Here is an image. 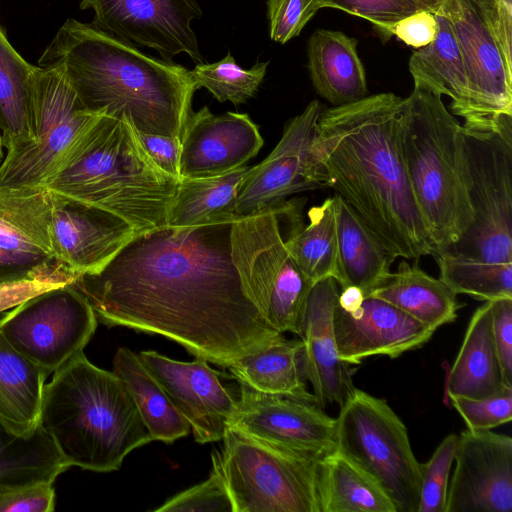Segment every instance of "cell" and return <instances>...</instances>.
<instances>
[{
  "label": "cell",
  "mask_w": 512,
  "mask_h": 512,
  "mask_svg": "<svg viewBox=\"0 0 512 512\" xmlns=\"http://www.w3.org/2000/svg\"><path fill=\"white\" fill-rule=\"evenodd\" d=\"M34 279H52L65 284L75 280L53 258L0 248V285Z\"/></svg>",
  "instance_id": "cell-40"
},
{
  "label": "cell",
  "mask_w": 512,
  "mask_h": 512,
  "mask_svg": "<svg viewBox=\"0 0 512 512\" xmlns=\"http://www.w3.org/2000/svg\"><path fill=\"white\" fill-rule=\"evenodd\" d=\"M51 193L44 187L0 186V248L54 258ZM58 263V262H57Z\"/></svg>",
  "instance_id": "cell-27"
},
{
  "label": "cell",
  "mask_w": 512,
  "mask_h": 512,
  "mask_svg": "<svg viewBox=\"0 0 512 512\" xmlns=\"http://www.w3.org/2000/svg\"><path fill=\"white\" fill-rule=\"evenodd\" d=\"M449 399L469 430H490L512 419V388L483 399Z\"/></svg>",
  "instance_id": "cell-42"
},
{
  "label": "cell",
  "mask_w": 512,
  "mask_h": 512,
  "mask_svg": "<svg viewBox=\"0 0 512 512\" xmlns=\"http://www.w3.org/2000/svg\"><path fill=\"white\" fill-rule=\"evenodd\" d=\"M336 450L382 488L396 512H417L420 463L404 423L386 401L355 388L336 418Z\"/></svg>",
  "instance_id": "cell-9"
},
{
  "label": "cell",
  "mask_w": 512,
  "mask_h": 512,
  "mask_svg": "<svg viewBox=\"0 0 512 512\" xmlns=\"http://www.w3.org/2000/svg\"><path fill=\"white\" fill-rule=\"evenodd\" d=\"M144 149L154 163L168 175L180 179L181 141L162 135L137 132Z\"/></svg>",
  "instance_id": "cell-48"
},
{
  "label": "cell",
  "mask_w": 512,
  "mask_h": 512,
  "mask_svg": "<svg viewBox=\"0 0 512 512\" xmlns=\"http://www.w3.org/2000/svg\"><path fill=\"white\" fill-rule=\"evenodd\" d=\"M339 358L349 365L371 356L397 358L425 345L435 330L356 287L339 290L333 315Z\"/></svg>",
  "instance_id": "cell-12"
},
{
  "label": "cell",
  "mask_w": 512,
  "mask_h": 512,
  "mask_svg": "<svg viewBox=\"0 0 512 512\" xmlns=\"http://www.w3.org/2000/svg\"><path fill=\"white\" fill-rule=\"evenodd\" d=\"M402 149L432 255L456 243L471 225L462 125L442 96L414 84L403 100Z\"/></svg>",
  "instance_id": "cell-6"
},
{
  "label": "cell",
  "mask_w": 512,
  "mask_h": 512,
  "mask_svg": "<svg viewBox=\"0 0 512 512\" xmlns=\"http://www.w3.org/2000/svg\"><path fill=\"white\" fill-rule=\"evenodd\" d=\"M248 169L243 165L218 176L180 178L167 226L187 228L237 218V193Z\"/></svg>",
  "instance_id": "cell-32"
},
{
  "label": "cell",
  "mask_w": 512,
  "mask_h": 512,
  "mask_svg": "<svg viewBox=\"0 0 512 512\" xmlns=\"http://www.w3.org/2000/svg\"><path fill=\"white\" fill-rule=\"evenodd\" d=\"M491 331L504 376L512 385V298L488 301Z\"/></svg>",
  "instance_id": "cell-45"
},
{
  "label": "cell",
  "mask_w": 512,
  "mask_h": 512,
  "mask_svg": "<svg viewBox=\"0 0 512 512\" xmlns=\"http://www.w3.org/2000/svg\"><path fill=\"white\" fill-rule=\"evenodd\" d=\"M36 139L7 152L0 163V186L44 187L78 136L98 116L87 111L61 73L34 70Z\"/></svg>",
  "instance_id": "cell-11"
},
{
  "label": "cell",
  "mask_w": 512,
  "mask_h": 512,
  "mask_svg": "<svg viewBox=\"0 0 512 512\" xmlns=\"http://www.w3.org/2000/svg\"><path fill=\"white\" fill-rule=\"evenodd\" d=\"M113 372L124 383L152 441L171 444L191 432L188 422L137 353L127 347L118 348Z\"/></svg>",
  "instance_id": "cell-31"
},
{
  "label": "cell",
  "mask_w": 512,
  "mask_h": 512,
  "mask_svg": "<svg viewBox=\"0 0 512 512\" xmlns=\"http://www.w3.org/2000/svg\"><path fill=\"white\" fill-rule=\"evenodd\" d=\"M50 193L54 258L75 279L100 271L137 235L135 229L116 214Z\"/></svg>",
  "instance_id": "cell-19"
},
{
  "label": "cell",
  "mask_w": 512,
  "mask_h": 512,
  "mask_svg": "<svg viewBox=\"0 0 512 512\" xmlns=\"http://www.w3.org/2000/svg\"><path fill=\"white\" fill-rule=\"evenodd\" d=\"M39 427L69 466L118 470L134 449L152 441L122 380L83 351L45 384Z\"/></svg>",
  "instance_id": "cell-5"
},
{
  "label": "cell",
  "mask_w": 512,
  "mask_h": 512,
  "mask_svg": "<svg viewBox=\"0 0 512 512\" xmlns=\"http://www.w3.org/2000/svg\"><path fill=\"white\" fill-rule=\"evenodd\" d=\"M320 512H396L382 488L336 449L318 464Z\"/></svg>",
  "instance_id": "cell-33"
},
{
  "label": "cell",
  "mask_w": 512,
  "mask_h": 512,
  "mask_svg": "<svg viewBox=\"0 0 512 512\" xmlns=\"http://www.w3.org/2000/svg\"><path fill=\"white\" fill-rule=\"evenodd\" d=\"M211 454L232 512H320L316 457L257 440L229 426Z\"/></svg>",
  "instance_id": "cell-8"
},
{
  "label": "cell",
  "mask_w": 512,
  "mask_h": 512,
  "mask_svg": "<svg viewBox=\"0 0 512 512\" xmlns=\"http://www.w3.org/2000/svg\"><path fill=\"white\" fill-rule=\"evenodd\" d=\"M54 509L53 482L40 481L0 490V512H52Z\"/></svg>",
  "instance_id": "cell-44"
},
{
  "label": "cell",
  "mask_w": 512,
  "mask_h": 512,
  "mask_svg": "<svg viewBox=\"0 0 512 512\" xmlns=\"http://www.w3.org/2000/svg\"><path fill=\"white\" fill-rule=\"evenodd\" d=\"M92 25L120 40L156 50L164 59L180 53L195 63L203 56L191 22L202 16L196 0H82Z\"/></svg>",
  "instance_id": "cell-13"
},
{
  "label": "cell",
  "mask_w": 512,
  "mask_h": 512,
  "mask_svg": "<svg viewBox=\"0 0 512 512\" xmlns=\"http://www.w3.org/2000/svg\"><path fill=\"white\" fill-rule=\"evenodd\" d=\"M436 32L435 14L427 10H419L390 26L380 38L386 42L395 35L406 45L420 49L434 40Z\"/></svg>",
  "instance_id": "cell-47"
},
{
  "label": "cell",
  "mask_w": 512,
  "mask_h": 512,
  "mask_svg": "<svg viewBox=\"0 0 512 512\" xmlns=\"http://www.w3.org/2000/svg\"><path fill=\"white\" fill-rule=\"evenodd\" d=\"M47 376L0 334V423L8 431L27 437L38 429Z\"/></svg>",
  "instance_id": "cell-30"
},
{
  "label": "cell",
  "mask_w": 512,
  "mask_h": 512,
  "mask_svg": "<svg viewBox=\"0 0 512 512\" xmlns=\"http://www.w3.org/2000/svg\"><path fill=\"white\" fill-rule=\"evenodd\" d=\"M263 146L247 114H212L207 106L190 115L180 143V178H207L243 166Z\"/></svg>",
  "instance_id": "cell-20"
},
{
  "label": "cell",
  "mask_w": 512,
  "mask_h": 512,
  "mask_svg": "<svg viewBox=\"0 0 512 512\" xmlns=\"http://www.w3.org/2000/svg\"><path fill=\"white\" fill-rule=\"evenodd\" d=\"M3 143H2V137L0 135V163L3 160Z\"/></svg>",
  "instance_id": "cell-51"
},
{
  "label": "cell",
  "mask_w": 512,
  "mask_h": 512,
  "mask_svg": "<svg viewBox=\"0 0 512 512\" xmlns=\"http://www.w3.org/2000/svg\"><path fill=\"white\" fill-rule=\"evenodd\" d=\"M474 218L452 256L488 263H512V116L462 125Z\"/></svg>",
  "instance_id": "cell-7"
},
{
  "label": "cell",
  "mask_w": 512,
  "mask_h": 512,
  "mask_svg": "<svg viewBox=\"0 0 512 512\" xmlns=\"http://www.w3.org/2000/svg\"><path fill=\"white\" fill-rule=\"evenodd\" d=\"M358 41L343 32L318 29L308 42V69L316 92L334 106L367 96Z\"/></svg>",
  "instance_id": "cell-23"
},
{
  "label": "cell",
  "mask_w": 512,
  "mask_h": 512,
  "mask_svg": "<svg viewBox=\"0 0 512 512\" xmlns=\"http://www.w3.org/2000/svg\"><path fill=\"white\" fill-rule=\"evenodd\" d=\"M98 320L72 284L39 293L0 316V334L16 351L53 374L83 351Z\"/></svg>",
  "instance_id": "cell-10"
},
{
  "label": "cell",
  "mask_w": 512,
  "mask_h": 512,
  "mask_svg": "<svg viewBox=\"0 0 512 512\" xmlns=\"http://www.w3.org/2000/svg\"><path fill=\"white\" fill-rule=\"evenodd\" d=\"M403 100L379 93L322 110L311 154L336 191L395 257L418 260L432 245L402 149Z\"/></svg>",
  "instance_id": "cell-2"
},
{
  "label": "cell",
  "mask_w": 512,
  "mask_h": 512,
  "mask_svg": "<svg viewBox=\"0 0 512 512\" xmlns=\"http://www.w3.org/2000/svg\"><path fill=\"white\" fill-rule=\"evenodd\" d=\"M423 10L436 14L445 0H415Z\"/></svg>",
  "instance_id": "cell-50"
},
{
  "label": "cell",
  "mask_w": 512,
  "mask_h": 512,
  "mask_svg": "<svg viewBox=\"0 0 512 512\" xmlns=\"http://www.w3.org/2000/svg\"><path fill=\"white\" fill-rule=\"evenodd\" d=\"M154 512H232L223 478L212 465L209 477L167 500Z\"/></svg>",
  "instance_id": "cell-39"
},
{
  "label": "cell",
  "mask_w": 512,
  "mask_h": 512,
  "mask_svg": "<svg viewBox=\"0 0 512 512\" xmlns=\"http://www.w3.org/2000/svg\"><path fill=\"white\" fill-rule=\"evenodd\" d=\"M68 468L40 427L22 437L0 423V490L40 481L54 483Z\"/></svg>",
  "instance_id": "cell-35"
},
{
  "label": "cell",
  "mask_w": 512,
  "mask_h": 512,
  "mask_svg": "<svg viewBox=\"0 0 512 512\" xmlns=\"http://www.w3.org/2000/svg\"><path fill=\"white\" fill-rule=\"evenodd\" d=\"M454 461L445 512H512L510 436L466 429Z\"/></svg>",
  "instance_id": "cell-18"
},
{
  "label": "cell",
  "mask_w": 512,
  "mask_h": 512,
  "mask_svg": "<svg viewBox=\"0 0 512 512\" xmlns=\"http://www.w3.org/2000/svg\"><path fill=\"white\" fill-rule=\"evenodd\" d=\"M270 38L284 44L298 36L322 8L320 0H267Z\"/></svg>",
  "instance_id": "cell-43"
},
{
  "label": "cell",
  "mask_w": 512,
  "mask_h": 512,
  "mask_svg": "<svg viewBox=\"0 0 512 512\" xmlns=\"http://www.w3.org/2000/svg\"><path fill=\"white\" fill-rule=\"evenodd\" d=\"M233 221L137 234L72 284L100 323L164 336L227 368L284 336L242 284L231 256Z\"/></svg>",
  "instance_id": "cell-1"
},
{
  "label": "cell",
  "mask_w": 512,
  "mask_h": 512,
  "mask_svg": "<svg viewBox=\"0 0 512 512\" xmlns=\"http://www.w3.org/2000/svg\"><path fill=\"white\" fill-rule=\"evenodd\" d=\"M366 295L394 305L433 330L454 322L461 307L457 295L439 278L405 259Z\"/></svg>",
  "instance_id": "cell-25"
},
{
  "label": "cell",
  "mask_w": 512,
  "mask_h": 512,
  "mask_svg": "<svg viewBox=\"0 0 512 512\" xmlns=\"http://www.w3.org/2000/svg\"><path fill=\"white\" fill-rule=\"evenodd\" d=\"M178 181L154 163L132 124L98 115L44 188L116 214L140 234L167 226Z\"/></svg>",
  "instance_id": "cell-4"
},
{
  "label": "cell",
  "mask_w": 512,
  "mask_h": 512,
  "mask_svg": "<svg viewBox=\"0 0 512 512\" xmlns=\"http://www.w3.org/2000/svg\"><path fill=\"white\" fill-rule=\"evenodd\" d=\"M308 218L307 225L295 222L284 241L297 267L312 283H316L335 277L337 230L334 197L310 208Z\"/></svg>",
  "instance_id": "cell-34"
},
{
  "label": "cell",
  "mask_w": 512,
  "mask_h": 512,
  "mask_svg": "<svg viewBox=\"0 0 512 512\" xmlns=\"http://www.w3.org/2000/svg\"><path fill=\"white\" fill-rule=\"evenodd\" d=\"M138 355L190 425L195 441L206 444L222 440L238 400L222 383L223 374L201 358L177 361L154 350Z\"/></svg>",
  "instance_id": "cell-17"
},
{
  "label": "cell",
  "mask_w": 512,
  "mask_h": 512,
  "mask_svg": "<svg viewBox=\"0 0 512 512\" xmlns=\"http://www.w3.org/2000/svg\"><path fill=\"white\" fill-rule=\"evenodd\" d=\"M333 277L313 284L301 318L298 337L303 343L307 380L317 403L341 407L355 390L349 364L338 356L333 315L339 295Z\"/></svg>",
  "instance_id": "cell-21"
},
{
  "label": "cell",
  "mask_w": 512,
  "mask_h": 512,
  "mask_svg": "<svg viewBox=\"0 0 512 512\" xmlns=\"http://www.w3.org/2000/svg\"><path fill=\"white\" fill-rule=\"evenodd\" d=\"M62 285L65 283L52 279H34L2 284L0 285V313L39 293Z\"/></svg>",
  "instance_id": "cell-49"
},
{
  "label": "cell",
  "mask_w": 512,
  "mask_h": 512,
  "mask_svg": "<svg viewBox=\"0 0 512 512\" xmlns=\"http://www.w3.org/2000/svg\"><path fill=\"white\" fill-rule=\"evenodd\" d=\"M0 26V130L7 152L36 139L34 70Z\"/></svg>",
  "instance_id": "cell-28"
},
{
  "label": "cell",
  "mask_w": 512,
  "mask_h": 512,
  "mask_svg": "<svg viewBox=\"0 0 512 512\" xmlns=\"http://www.w3.org/2000/svg\"><path fill=\"white\" fill-rule=\"evenodd\" d=\"M480 14L512 69V0H476Z\"/></svg>",
  "instance_id": "cell-46"
},
{
  "label": "cell",
  "mask_w": 512,
  "mask_h": 512,
  "mask_svg": "<svg viewBox=\"0 0 512 512\" xmlns=\"http://www.w3.org/2000/svg\"><path fill=\"white\" fill-rule=\"evenodd\" d=\"M38 64L61 73L87 111L181 141L197 90L185 67L75 19L61 25Z\"/></svg>",
  "instance_id": "cell-3"
},
{
  "label": "cell",
  "mask_w": 512,
  "mask_h": 512,
  "mask_svg": "<svg viewBox=\"0 0 512 512\" xmlns=\"http://www.w3.org/2000/svg\"><path fill=\"white\" fill-rule=\"evenodd\" d=\"M512 388L504 376L491 331L490 304L473 313L459 352L449 370L448 398L483 399Z\"/></svg>",
  "instance_id": "cell-22"
},
{
  "label": "cell",
  "mask_w": 512,
  "mask_h": 512,
  "mask_svg": "<svg viewBox=\"0 0 512 512\" xmlns=\"http://www.w3.org/2000/svg\"><path fill=\"white\" fill-rule=\"evenodd\" d=\"M437 32L427 46L417 49L409 59L414 84L451 98L450 112L469 115V86L460 47L450 21L442 13L435 14Z\"/></svg>",
  "instance_id": "cell-29"
},
{
  "label": "cell",
  "mask_w": 512,
  "mask_h": 512,
  "mask_svg": "<svg viewBox=\"0 0 512 512\" xmlns=\"http://www.w3.org/2000/svg\"><path fill=\"white\" fill-rule=\"evenodd\" d=\"M458 436L447 435L430 459L420 463V495L417 512H445L449 475L457 449Z\"/></svg>",
  "instance_id": "cell-38"
},
{
  "label": "cell",
  "mask_w": 512,
  "mask_h": 512,
  "mask_svg": "<svg viewBox=\"0 0 512 512\" xmlns=\"http://www.w3.org/2000/svg\"><path fill=\"white\" fill-rule=\"evenodd\" d=\"M438 12L451 23L466 69L469 115L464 125L512 116V69L485 24L476 0H445Z\"/></svg>",
  "instance_id": "cell-15"
},
{
  "label": "cell",
  "mask_w": 512,
  "mask_h": 512,
  "mask_svg": "<svg viewBox=\"0 0 512 512\" xmlns=\"http://www.w3.org/2000/svg\"><path fill=\"white\" fill-rule=\"evenodd\" d=\"M227 368L238 383L255 391L317 402L307 390L300 338L289 340L283 336L263 349L235 360Z\"/></svg>",
  "instance_id": "cell-26"
},
{
  "label": "cell",
  "mask_w": 512,
  "mask_h": 512,
  "mask_svg": "<svg viewBox=\"0 0 512 512\" xmlns=\"http://www.w3.org/2000/svg\"><path fill=\"white\" fill-rule=\"evenodd\" d=\"M333 197L337 230L334 278L340 289L356 287L366 295L391 272L396 258L339 195Z\"/></svg>",
  "instance_id": "cell-24"
},
{
  "label": "cell",
  "mask_w": 512,
  "mask_h": 512,
  "mask_svg": "<svg viewBox=\"0 0 512 512\" xmlns=\"http://www.w3.org/2000/svg\"><path fill=\"white\" fill-rule=\"evenodd\" d=\"M322 8H335L370 21L377 34L399 20L423 10L415 0H320Z\"/></svg>",
  "instance_id": "cell-41"
},
{
  "label": "cell",
  "mask_w": 512,
  "mask_h": 512,
  "mask_svg": "<svg viewBox=\"0 0 512 512\" xmlns=\"http://www.w3.org/2000/svg\"><path fill=\"white\" fill-rule=\"evenodd\" d=\"M434 256L439 279L454 294L484 301L512 298V263L467 260L445 252Z\"/></svg>",
  "instance_id": "cell-36"
},
{
  "label": "cell",
  "mask_w": 512,
  "mask_h": 512,
  "mask_svg": "<svg viewBox=\"0 0 512 512\" xmlns=\"http://www.w3.org/2000/svg\"><path fill=\"white\" fill-rule=\"evenodd\" d=\"M268 62H258L251 69L240 67L230 52L220 61L196 64L190 70L196 88H206L219 102L245 103L262 83Z\"/></svg>",
  "instance_id": "cell-37"
},
{
  "label": "cell",
  "mask_w": 512,
  "mask_h": 512,
  "mask_svg": "<svg viewBox=\"0 0 512 512\" xmlns=\"http://www.w3.org/2000/svg\"><path fill=\"white\" fill-rule=\"evenodd\" d=\"M239 384L229 426L262 442L321 459L336 449V418L315 401L265 394Z\"/></svg>",
  "instance_id": "cell-14"
},
{
  "label": "cell",
  "mask_w": 512,
  "mask_h": 512,
  "mask_svg": "<svg viewBox=\"0 0 512 512\" xmlns=\"http://www.w3.org/2000/svg\"><path fill=\"white\" fill-rule=\"evenodd\" d=\"M321 112L319 102L311 101L286 123L273 151L249 167L237 193V216L276 206L293 193L323 187L311 154Z\"/></svg>",
  "instance_id": "cell-16"
}]
</instances>
